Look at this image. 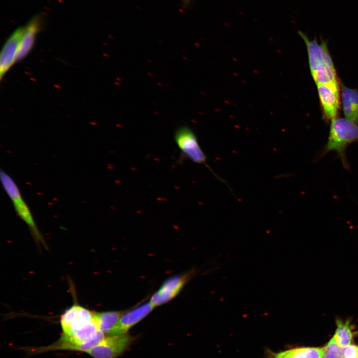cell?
<instances>
[{
	"label": "cell",
	"mask_w": 358,
	"mask_h": 358,
	"mask_svg": "<svg viewBox=\"0 0 358 358\" xmlns=\"http://www.w3.org/2000/svg\"><path fill=\"white\" fill-rule=\"evenodd\" d=\"M62 334L59 338L62 344L71 351H84L100 331L94 312L75 304L61 316Z\"/></svg>",
	"instance_id": "6da1fadb"
},
{
	"label": "cell",
	"mask_w": 358,
	"mask_h": 358,
	"mask_svg": "<svg viewBox=\"0 0 358 358\" xmlns=\"http://www.w3.org/2000/svg\"><path fill=\"white\" fill-rule=\"evenodd\" d=\"M354 142H358V123L337 117L331 121L328 140L318 152L315 160L318 161L329 152L334 151L343 167L349 171L346 151L347 147Z\"/></svg>",
	"instance_id": "7a4b0ae2"
},
{
	"label": "cell",
	"mask_w": 358,
	"mask_h": 358,
	"mask_svg": "<svg viewBox=\"0 0 358 358\" xmlns=\"http://www.w3.org/2000/svg\"><path fill=\"white\" fill-rule=\"evenodd\" d=\"M298 33L306 45L311 74L316 85L340 83L327 41L321 39L318 43L301 31Z\"/></svg>",
	"instance_id": "3957f363"
},
{
	"label": "cell",
	"mask_w": 358,
	"mask_h": 358,
	"mask_svg": "<svg viewBox=\"0 0 358 358\" xmlns=\"http://www.w3.org/2000/svg\"><path fill=\"white\" fill-rule=\"evenodd\" d=\"M174 137L182 156L195 163L203 164L217 178L223 181L207 164L206 156L201 149L194 132L190 128L183 126L177 128L174 133Z\"/></svg>",
	"instance_id": "277c9868"
},
{
	"label": "cell",
	"mask_w": 358,
	"mask_h": 358,
	"mask_svg": "<svg viewBox=\"0 0 358 358\" xmlns=\"http://www.w3.org/2000/svg\"><path fill=\"white\" fill-rule=\"evenodd\" d=\"M0 179L3 187L11 199L17 214L27 224L36 240L44 244L32 214L14 181L8 174L2 170L0 171Z\"/></svg>",
	"instance_id": "5b68a950"
},
{
	"label": "cell",
	"mask_w": 358,
	"mask_h": 358,
	"mask_svg": "<svg viewBox=\"0 0 358 358\" xmlns=\"http://www.w3.org/2000/svg\"><path fill=\"white\" fill-rule=\"evenodd\" d=\"M135 340L128 333L105 336L86 353L93 358H118L130 349Z\"/></svg>",
	"instance_id": "8992f818"
},
{
	"label": "cell",
	"mask_w": 358,
	"mask_h": 358,
	"mask_svg": "<svg viewBox=\"0 0 358 358\" xmlns=\"http://www.w3.org/2000/svg\"><path fill=\"white\" fill-rule=\"evenodd\" d=\"M340 83L317 85L323 119L327 122L337 117L340 107Z\"/></svg>",
	"instance_id": "52a82bcc"
},
{
	"label": "cell",
	"mask_w": 358,
	"mask_h": 358,
	"mask_svg": "<svg viewBox=\"0 0 358 358\" xmlns=\"http://www.w3.org/2000/svg\"><path fill=\"white\" fill-rule=\"evenodd\" d=\"M191 275V273H188L167 279L151 296L149 302L155 307L169 302L179 293Z\"/></svg>",
	"instance_id": "ba28073f"
},
{
	"label": "cell",
	"mask_w": 358,
	"mask_h": 358,
	"mask_svg": "<svg viewBox=\"0 0 358 358\" xmlns=\"http://www.w3.org/2000/svg\"><path fill=\"white\" fill-rule=\"evenodd\" d=\"M154 308V307L149 302L131 310L124 311L114 329L106 336L128 333L132 327L146 317Z\"/></svg>",
	"instance_id": "9c48e42d"
},
{
	"label": "cell",
	"mask_w": 358,
	"mask_h": 358,
	"mask_svg": "<svg viewBox=\"0 0 358 358\" xmlns=\"http://www.w3.org/2000/svg\"><path fill=\"white\" fill-rule=\"evenodd\" d=\"M24 27L16 29L7 39L1 50L0 55V79L16 63V57L21 39Z\"/></svg>",
	"instance_id": "30bf717a"
},
{
	"label": "cell",
	"mask_w": 358,
	"mask_h": 358,
	"mask_svg": "<svg viewBox=\"0 0 358 358\" xmlns=\"http://www.w3.org/2000/svg\"><path fill=\"white\" fill-rule=\"evenodd\" d=\"M42 16L36 15L24 27V31L17 53L16 63L22 61L30 52L34 46L36 35L42 27Z\"/></svg>",
	"instance_id": "8fae6325"
},
{
	"label": "cell",
	"mask_w": 358,
	"mask_h": 358,
	"mask_svg": "<svg viewBox=\"0 0 358 358\" xmlns=\"http://www.w3.org/2000/svg\"><path fill=\"white\" fill-rule=\"evenodd\" d=\"M342 109L345 117L358 123V91L340 83Z\"/></svg>",
	"instance_id": "7c38bea8"
},
{
	"label": "cell",
	"mask_w": 358,
	"mask_h": 358,
	"mask_svg": "<svg viewBox=\"0 0 358 358\" xmlns=\"http://www.w3.org/2000/svg\"><path fill=\"white\" fill-rule=\"evenodd\" d=\"M124 311L94 312V317L99 329L108 336L117 325Z\"/></svg>",
	"instance_id": "4fadbf2b"
},
{
	"label": "cell",
	"mask_w": 358,
	"mask_h": 358,
	"mask_svg": "<svg viewBox=\"0 0 358 358\" xmlns=\"http://www.w3.org/2000/svg\"><path fill=\"white\" fill-rule=\"evenodd\" d=\"M336 328L333 337L336 342L341 347L351 344L354 332L351 320H343L337 318L335 320Z\"/></svg>",
	"instance_id": "5bb4252c"
},
{
	"label": "cell",
	"mask_w": 358,
	"mask_h": 358,
	"mask_svg": "<svg viewBox=\"0 0 358 358\" xmlns=\"http://www.w3.org/2000/svg\"><path fill=\"white\" fill-rule=\"evenodd\" d=\"M323 347H303L282 351L275 358H322Z\"/></svg>",
	"instance_id": "9a60e30c"
},
{
	"label": "cell",
	"mask_w": 358,
	"mask_h": 358,
	"mask_svg": "<svg viewBox=\"0 0 358 358\" xmlns=\"http://www.w3.org/2000/svg\"><path fill=\"white\" fill-rule=\"evenodd\" d=\"M322 358H344L343 347L336 342L333 337L323 347Z\"/></svg>",
	"instance_id": "2e32d148"
},
{
	"label": "cell",
	"mask_w": 358,
	"mask_h": 358,
	"mask_svg": "<svg viewBox=\"0 0 358 358\" xmlns=\"http://www.w3.org/2000/svg\"><path fill=\"white\" fill-rule=\"evenodd\" d=\"M344 358H358V345L350 344L343 347Z\"/></svg>",
	"instance_id": "e0dca14e"
},
{
	"label": "cell",
	"mask_w": 358,
	"mask_h": 358,
	"mask_svg": "<svg viewBox=\"0 0 358 358\" xmlns=\"http://www.w3.org/2000/svg\"><path fill=\"white\" fill-rule=\"evenodd\" d=\"M192 0H181L183 6L186 7L190 5Z\"/></svg>",
	"instance_id": "ac0fdd59"
}]
</instances>
